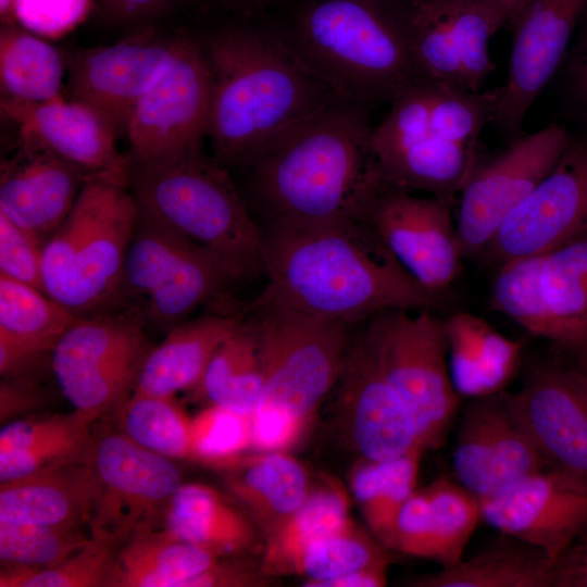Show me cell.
I'll list each match as a JSON object with an SVG mask.
<instances>
[{
	"label": "cell",
	"mask_w": 587,
	"mask_h": 587,
	"mask_svg": "<svg viewBox=\"0 0 587 587\" xmlns=\"http://www.w3.org/2000/svg\"><path fill=\"white\" fill-rule=\"evenodd\" d=\"M262 238L267 282L252 304L286 307L353 328L384 311H434L444 303L365 221L270 222Z\"/></svg>",
	"instance_id": "obj_1"
},
{
	"label": "cell",
	"mask_w": 587,
	"mask_h": 587,
	"mask_svg": "<svg viewBox=\"0 0 587 587\" xmlns=\"http://www.w3.org/2000/svg\"><path fill=\"white\" fill-rule=\"evenodd\" d=\"M363 107L335 98L266 143L241 167L270 222L364 221L383 187Z\"/></svg>",
	"instance_id": "obj_2"
},
{
	"label": "cell",
	"mask_w": 587,
	"mask_h": 587,
	"mask_svg": "<svg viewBox=\"0 0 587 587\" xmlns=\"http://www.w3.org/2000/svg\"><path fill=\"white\" fill-rule=\"evenodd\" d=\"M243 18L201 38L212 78L208 137L223 166L245 165L337 98L286 48L270 21Z\"/></svg>",
	"instance_id": "obj_3"
},
{
	"label": "cell",
	"mask_w": 587,
	"mask_h": 587,
	"mask_svg": "<svg viewBox=\"0 0 587 587\" xmlns=\"http://www.w3.org/2000/svg\"><path fill=\"white\" fill-rule=\"evenodd\" d=\"M270 22L312 76L363 108L391 102L424 80L398 0H302Z\"/></svg>",
	"instance_id": "obj_4"
},
{
	"label": "cell",
	"mask_w": 587,
	"mask_h": 587,
	"mask_svg": "<svg viewBox=\"0 0 587 587\" xmlns=\"http://www.w3.org/2000/svg\"><path fill=\"white\" fill-rule=\"evenodd\" d=\"M138 211L227 263L239 278L263 271L262 228L227 168L201 146L149 164H130Z\"/></svg>",
	"instance_id": "obj_5"
},
{
	"label": "cell",
	"mask_w": 587,
	"mask_h": 587,
	"mask_svg": "<svg viewBox=\"0 0 587 587\" xmlns=\"http://www.w3.org/2000/svg\"><path fill=\"white\" fill-rule=\"evenodd\" d=\"M137 217L127 183L88 177L42 246L45 292L76 317L114 310Z\"/></svg>",
	"instance_id": "obj_6"
},
{
	"label": "cell",
	"mask_w": 587,
	"mask_h": 587,
	"mask_svg": "<svg viewBox=\"0 0 587 587\" xmlns=\"http://www.w3.org/2000/svg\"><path fill=\"white\" fill-rule=\"evenodd\" d=\"M263 390L252 415L308 427L335 388L351 328L290 308L252 304Z\"/></svg>",
	"instance_id": "obj_7"
},
{
	"label": "cell",
	"mask_w": 587,
	"mask_h": 587,
	"mask_svg": "<svg viewBox=\"0 0 587 587\" xmlns=\"http://www.w3.org/2000/svg\"><path fill=\"white\" fill-rule=\"evenodd\" d=\"M365 326L388 382L405 405L424 449L447 440L461 397L449 371L445 321L433 310H388Z\"/></svg>",
	"instance_id": "obj_8"
},
{
	"label": "cell",
	"mask_w": 587,
	"mask_h": 587,
	"mask_svg": "<svg viewBox=\"0 0 587 587\" xmlns=\"http://www.w3.org/2000/svg\"><path fill=\"white\" fill-rule=\"evenodd\" d=\"M133 313L111 310L76 317L55 342L50 369L74 410L97 421L115 415L133 394L151 349Z\"/></svg>",
	"instance_id": "obj_9"
},
{
	"label": "cell",
	"mask_w": 587,
	"mask_h": 587,
	"mask_svg": "<svg viewBox=\"0 0 587 587\" xmlns=\"http://www.w3.org/2000/svg\"><path fill=\"white\" fill-rule=\"evenodd\" d=\"M494 303L529 334L569 354L587 347V235L511 263Z\"/></svg>",
	"instance_id": "obj_10"
},
{
	"label": "cell",
	"mask_w": 587,
	"mask_h": 587,
	"mask_svg": "<svg viewBox=\"0 0 587 587\" xmlns=\"http://www.w3.org/2000/svg\"><path fill=\"white\" fill-rule=\"evenodd\" d=\"M87 462L95 480L92 537L120 546L155 525L184 483L174 459L139 446L117 428L92 433Z\"/></svg>",
	"instance_id": "obj_11"
},
{
	"label": "cell",
	"mask_w": 587,
	"mask_h": 587,
	"mask_svg": "<svg viewBox=\"0 0 587 587\" xmlns=\"http://www.w3.org/2000/svg\"><path fill=\"white\" fill-rule=\"evenodd\" d=\"M211 104V71L201 39L177 35L166 67L127 123L130 164L161 162L200 147Z\"/></svg>",
	"instance_id": "obj_12"
},
{
	"label": "cell",
	"mask_w": 587,
	"mask_h": 587,
	"mask_svg": "<svg viewBox=\"0 0 587 587\" xmlns=\"http://www.w3.org/2000/svg\"><path fill=\"white\" fill-rule=\"evenodd\" d=\"M569 136L550 124L521 134L499 154L476 163L460 191L455 220L464 258L482 257L505 218L553 168Z\"/></svg>",
	"instance_id": "obj_13"
},
{
	"label": "cell",
	"mask_w": 587,
	"mask_h": 587,
	"mask_svg": "<svg viewBox=\"0 0 587 587\" xmlns=\"http://www.w3.org/2000/svg\"><path fill=\"white\" fill-rule=\"evenodd\" d=\"M587 235V136H569L550 173L505 218L482 254L498 266Z\"/></svg>",
	"instance_id": "obj_14"
},
{
	"label": "cell",
	"mask_w": 587,
	"mask_h": 587,
	"mask_svg": "<svg viewBox=\"0 0 587 587\" xmlns=\"http://www.w3.org/2000/svg\"><path fill=\"white\" fill-rule=\"evenodd\" d=\"M364 221L426 290L442 298L464 259L449 201L416 197L385 183Z\"/></svg>",
	"instance_id": "obj_15"
},
{
	"label": "cell",
	"mask_w": 587,
	"mask_h": 587,
	"mask_svg": "<svg viewBox=\"0 0 587 587\" xmlns=\"http://www.w3.org/2000/svg\"><path fill=\"white\" fill-rule=\"evenodd\" d=\"M504 394L513 417L546 462L587 482V389L574 367L535 364L517 391Z\"/></svg>",
	"instance_id": "obj_16"
},
{
	"label": "cell",
	"mask_w": 587,
	"mask_h": 587,
	"mask_svg": "<svg viewBox=\"0 0 587 587\" xmlns=\"http://www.w3.org/2000/svg\"><path fill=\"white\" fill-rule=\"evenodd\" d=\"M504 391L469 399L459 419L454 477L479 500L550 466L513 417Z\"/></svg>",
	"instance_id": "obj_17"
},
{
	"label": "cell",
	"mask_w": 587,
	"mask_h": 587,
	"mask_svg": "<svg viewBox=\"0 0 587 587\" xmlns=\"http://www.w3.org/2000/svg\"><path fill=\"white\" fill-rule=\"evenodd\" d=\"M352 337L335 386L353 448L363 459L386 461L423 447L405 405L383 372L365 322Z\"/></svg>",
	"instance_id": "obj_18"
},
{
	"label": "cell",
	"mask_w": 587,
	"mask_h": 587,
	"mask_svg": "<svg viewBox=\"0 0 587 587\" xmlns=\"http://www.w3.org/2000/svg\"><path fill=\"white\" fill-rule=\"evenodd\" d=\"M587 0H524L511 15L513 42L495 124L520 136L526 113L562 63Z\"/></svg>",
	"instance_id": "obj_19"
},
{
	"label": "cell",
	"mask_w": 587,
	"mask_h": 587,
	"mask_svg": "<svg viewBox=\"0 0 587 587\" xmlns=\"http://www.w3.org/2000/svg\"><path fill=\"white\" fill-rule=\"evenodd\" d=\"M479 502L482 521L539 548L551 563L587 525V482L551 466Z\"/></svg>",
	"instance_id": "obj_20"
},
{
	"label": "cell",
	"mask_w": 587,
	"mask_h": 587,
	"mask_svg": "<svg viewBox=\"0 0 587 587\" xmlns=\"http://www.w3.org/2000/svg\"><path fill=\"white\" fill-rule=\"evenodd\" d=\"M176 38L140 35L72 53L65 60L72 99L125 135L134 109L166 67Z\"/></svg>",
	"instance_id": "obj_21"
},
{
	"label": "cell",
	"mask_w": 587,
	"mask_h": 587,
	"mask_svg": "<svg viewBox=\"0 0 587 587\" xmlns=\"http://www.w3.org/2000/svg\"><path fill=\"white\" fill-rule=\"evenodd\" d=\"M1 116L16 138L34 142L85 171L128 184L130 162L116 148L118 134L97 111L62 96L26 103L0 100Z\"/></svg>",
	"instance_id": "obj_22"
},
{
	"label": "cell",
	"mask_w": 587,
	"mask_h": 587,
	"mask_svg": "<svg viewBox=\"0 0 587 587\" xmlns=\"http://www.w3.org/2000/svg\"><path fill=\"white\" fill-rule=\"evenodd\" d=\"M1 162L0 214L42 245L63 222L89 175L75 164L16 138Z\"/></svg>",
	"instance_id": "obj_23"
},
{
	"label": "cell",
	"mask_w": 587,
	"mask_h": 587,
	"mask_svg": "<svg viewBox=\"0 0 587 587\" xmlns=\"http://www.w3.org/2000/svg\"><path fill=\"white\" fill-rule=\"evenodd\" d=\"M482 521L479 499L455 479L440 477L416 488L396 520L391 551L458 563Z\"/></svg>",
	"instance_id": "obj_24"
},
{
	"label": "cell",
	"mask_w": 587,
	"mask_h": 587,
	"mask_svg": "<svg viewBox=\"0 0 587 587\" xmlns=\"http://www.w3.org/2000/svg\"><path fill=\"white\" fill-rule=\"evenodd\" d=\"M383 180L449 201L475 167V147L445 140L430 130L429 115L408 129L371 142Z\"/></svg>",
	"instance_id": "obj_25"
},
{
	"label": "cell",
	"mask_w": 587,
	"mask_h": 587,
	"mask_svg": "<svg viewBox=\"0 0 587 587\" xmlns=\"http://www.w3.org/2000/svg\"><path fill=\"white\" fill-rule=\"evenodd\" d=\"M215 470L263 541L292 516L313 487L304 465L287 451H249Z\"/></svg>",
	"instance_id": "obj_26"
},
{
	"label": "cell",
	"mask_w": 587,
	"mask_h": 587,
	"mask_svg": "<svg viewBox=\"0 0 587 587\" xmlns=\"http://www.w3.org/2000/svg\"><path fill=\"white\" fill-rule=\"evenodd\" d=\"M95 480L85 458L0 482V521L90 527Z\"/></svg>",
	"instance_id": "obj_27"
},
{
	"label": "cell",
	"mask_w": 587,
	"mask_h": 587,
	"mask_svg": "<svg viewBox=\"0 0 587 587\" xmlns=\"http://www.w3.org/2000/svg\"><path fill=\"white\" fill-rule=\"evenodd\" d=\"M155 525L223 558L251 550L261 537L249 515L228 494L199 482L183 483Z\"/></svg>",
	"instance_id": "obj_28"
},
{
	"label": "cell",
	"mask_w": 587,
	"mask_h": 587,
	"mask_svg": "<svg viewBox=\"0 0 587 587\" xmlns=\"http://www.w3.org/2000/svg\"><path fill=\"white\" fill-rule=\"evenodd\" d=\"M241 323L230 315L207 314L172 327L146 355L134 391L175 397L192 390L216 349Z\"/></svg>",
	"instance_id": "obj_29"
},
{
	"label": "cell",
	"mask_w": 587,
	"mask_h": 587,
	"mask_svg": "<svg viewBox=\"0 0 587 587\" xmlns=\"http://www.w3.org/2000/svg\"><path fill=\"white\" fill-rule=\"evenodd\" d=\"M444 321L449 371L458 395L471 399L504 391L521 369L523 342L470 313Z\"/></svg>",
	"instance_id": "obj_30"
},
{
	"label": "cell",
	"mask_w": 587,
	"mask_h": 587,
	"mask_svg": "<svg viewBox=\"0 0 587 587\" xmlns=\"http://www.w3.org/2000/svg\"><path fill=\"white\" fill-rule=\"evenodd\" d=\"M222 558L151 525L118 547L107 587H182Z\"/></svg>",
	"instance_id": "obj_31"
},
{
	"label": "cell",
	"mask_w": 587,
	"mask_h": 587,
	"mask_svg": "<svg viewBox=\"0 0 587 587\" xmlns=\"http://www.w3.org/2000/svg\"><path fill=\"white\" fill-rule=\"evenodd\" d=\"M238 279L227 263L192 242L155 290L128 312L146 328L155 326L168 330Z\"/></svg>",
	"instance_id": "obj_32"
},
{
	"label": "cell",
	"mask_w": 587,
	"mask_h": 587,
	"mask_svg": "<svg viewBox=\"0 0 587 587\" xmlns=\"http://www.w3.org/2000/svg\"><path fill=\"white\" fill-rule=\"evenodd\" d=\"M551 561L513 536L499 537L476 554L413 578L414 587H548Z\"/></svg>",
	"instance_id": "obj_33"
},
{
	"label": "cell",
	"mask_w": 587,
	"mask_h": 587,
	"mask_svg": "<svg viewBox=\"0 0 587 587\" xmlns=\"http://www.w3.org/2000/svg\"><path fill=\"white\" fill-rule=\"evenodd\" d=\"M423 447L391 460L360 458L349 473V488L366 528L391 551L398 514L416 489Z\"/></svg>",
	"instance_id": "obj_34"
},
{
	"label": "cell",
	"mask_w": 587,
	"mask_h": 587,
	"mask_svg": "<svg viewBox=\"0 0 587 587\" xmlns=\"http://www.w3.org/2000/svg\"><path fill=\"white\" fill-rule=\"evenodd\" d=\"M65 71V59L43 37L17 24L1 26V99L38 103L60 97Z\"/></svg>",
	"instance_id": "obj_35"
},
{
	"label": "cell",
	"mask_w": 587,
	"mask_h": 587,
	"mask_svg": "<svg viewBox=\"0 0 587 587\" xmlns=\"http://www.w3.org/2000/svg\"><path fill=\"white\" fill-rule=\"evenodd\" d=\"M263 390V371L255 332L249 321L226 338L191 390L209 404L250 414Z\"/></svg>",
	"instance_id": "obj_36"
},
{
	"label": "cell",
	"mask_w": 587,
	"mask_h": 587,
	"mask_svg": "<svg viewBox=\"0 0 587 587\" xmlns=\"http://www.w3.org/2000/svg\"><path fill=\"white\" fill-rule=\"evenodd\" d=\"M349 496L335 478L313 484L300 508L264 541L262 571L272 577L287 575L291 561L309 542L349 523Z\"/></svg>",
	"instance_id": "obj_37"
},
{
	"label": "cell",
	"mask_w": 587,
	"mask_h": 587,
	"mask_svg": "<svg viewBox=\"0 0 587 587\" xmlns=\"http://www.w3.org/2000/svg\"><path fill=\"white\" fill-rule=\"evenodd\" d=\"M192 241L138 211L114 310L130 311L161 284Z\"/></svg>",
	"instance_id": "obj_38"
},
{
	"label": "cell",
	"mask_w": 587,
	"mask_h": 587,
	"mask_svg": "<svg viewBox=\"0 0 587 587\" xmlns=\"http://www.w3.org/2000/svg\"><path fill=\"white\" fill-rule=\"evenodd\" d=\"M117 429L139 446L171 459H190L191 417L175 397L133 391L114 415Z\"/></svg>",
	"instance_id": "obj_39"
},
{
	"label": "cell",
	"mask_w": 587,
	"mask_h": 587,
	"mask_svg": "<svg viewBox=\"0 0 587 587\" xmlns=\"http://www.w3.org/2000/svg\"><path fill=\"white\" fill-rule=\"evenodd\" d=\"M462 63L465 88L479 90L494 70L489 41L509 22L515 0H442Z\"/></svg>",
	"instance_id": "obj_40"
},
{
	"label": "cell",
	"mask_w": 587,
	"mask_h": 587,
	"mask_svg": "<svg viewBox=\"0 0 587 587\" xmlns=\"http://www.w3.org/2000/svg\"><path fill=\"white\" fill-rule=\"evenodd\" d=\"M75 320L41 289L0 275V336L52 351Z\"/></svg>",
	"instance_id": "obj_41"
},
{
	"label": "cell",
	"mask_w": 587,
	"mask_h": 587,
	"mask_svg": "<svg viewBox=\"0 0 587 587\" xmlns=\"http://www.w3.org/2000/svg\"><path fill=\"white\" fill-rule=\"evenodd\" d=\"M390 550L352 520L309 542L291 561L287 575L304 577L303 586L391 559Z\"/></svg>",
	"instance_id": "obj_42"
},
{
	"label": "cell",
	"mask_w": 587,
	"mask_h": 587,
	"mask_svg": "<svg viewBox=\"0 0 587 587\" xmlns=\"http://www.w3.org/2000/svg\"><path fill=\"white\" fill-rule=\"evenodd\" d=\"M92 539L89 526L0 521L1 565L46 569L64 561Z\"/></svg>",
	"instance_id": "obj_43"
},
{
	"label": "cell",
	"mask_w": 587,
	"mask_h": 587,
	"mask_svg": "<svg viewBox=\"0 0 587 587\" xmlns=\"http://www.w3.org/2000/svg\"><path fill=\"white\" fill-rule=\"evenodd\" d=\"M427 83L430 130L445 140L475 147L482 129L495 122L501 87L479 91Z\"/></svg>",
	"instance_id": "obj_44"
},
{
	"label": "cell",
	"mask_w": 587,
	"mask_h": 587,
	"mask_svg": "<svg viewBox=\"0 0 587 587\" xmlns=\"http://www.w3.org/2000/svg\"><path fill=\"white\" fill-rule=\"evenodd\" d=\"M120 545L92 539L61 563L46 569L1 565L0 587H107Z\"/></svg>",
	"instance_id": "obj_45"
},
{
	"label": "cell",
	"mask_w": 587,
	"mask_h": 587,
	"mask_svg": "<svg viewBox=\"0 0 587 587\" xmlns=\"http://www.w3.org/2000/svg\"><path fill=\"white\" fill-rule=\"evenodd\" d=\"M190 460L214 470L252 451V415L208 404L191 417Z\"/></svg>",
	"instance_id": "obj_46"
},
{
	"label": "cell",
	"mask_w": 587,
	"mask_h": 587,
	"mask_svg": "<svg viewBox=\"0 0 587 587\" xmlns=\"http://www.w3.org/2000/svg\"><path fill=\"white\" fill-rule=\"evenodd\" d=\"M93 0H15L14 18L43 38H60L85 21Z\"/></svg>",
	"instance_id": "obj_47"
},
{
	"label": "cell",
	"mask_w": 587,
	"mask_h": 587,
	"mask_svg": "<svg viewBox=\"0 0 587 587\" xmlns=\"http://www.w3.org/2000/svg\"><path fill=\"white\" fill-rule=\"evenodd\" d=\"M93 420L74 410L71 413H34L2 425L0 453L28 448L38 442L90 428Z\"/></svg>",
	"instance_id": "obj_48"
},
{
	"label": "cell",
	"mask_w": 587,
	"mask_h": 587,
	"mask_svg": "<svg viewBox=\"0 0 587 587\" xmlns=\"http://www.w3.org/2000/svg\"><path fill=\"white\" fill-rule=\"evenodd\" d=\"M42 243L0 214V275L43 290Z\"/></svg>",
	"instance_id": "obj_49"
},
{
	"label": "cell",
	"mask_w": 587,
	"mask_h": 587,
	"mask_svg": "<svg viewBox=\"0 0 587 587\" xmlns=\"http://www.w3.org/2000/svg\"><path fill=\"white\" fill-rule=\"evenodd\" d=\"M274 578L262 571L260 562L225 557L186 579L182 587H266Z\"/></svg>",
	"instance_id": "obj_50"
},
{
	"label": "cell",
	"mask_w": 587,
	"mask_h": 587,
	"mask_svg": "<svg viewBox=\"0 0 587 587\" xmlns=\"http://www.w3.org/2000/svg\"><path fill=\"white\" fill-rule=\"evenodd\" d=\"M51 350L0 336L1 378L35 377L47 361Z\"/></svg>",
	"instance_id": "obj_51"
},
{
	"label": "cell",
	"mask_w": 587,
	"mask_h": 587,
	"mask_svg": "<svg viewBox=\"0 0 587 587\" xmlns=\"http://www.w3.org/2000/svg\"><path fill=\"white\" fill-rule=\"evenodd\" d=\"M42 402L43 396L35 377L1 378V425L34 414Z\"/></svg>",
	"instance_id": "obj_52"
},
{
	"label": "cell",
	"mask_w": 587,
	"mask_h": 587,
	"mask_svg": "<svg viewBox=\"0 0 587 587\" xmlns=\"http://www.w3.org/2000/svg\"><path fill=\"white\" fill-rule=\"evenodd\" d=\"M548 587H587V525L551 564Z\"/></svg>",
	"instance_id": "obj_53"
},
{
	"label": "cell",
	"mask_w": 587,
	"mask_h": 587,
	"mask_svg": "<svg viewBox=\"0 0 587 587\" xmlns=\"http://www.w3.org/2000/svg\"><path fill=\"white\" fill-rule=\"evenodd\" d=\"M107 15L117 22L145 20L155 16L178 0H100Z\"/></svg>",
	"instance_id": "obj_54"
},
{
	"label": "cell",
	"mask_w": 587,
	"mask_h": 587,
	"mask_svg": "<svg viewBox=\"0 0 587 587\" xmlns=\"http://www.w3.org/2000/svg\"><path fill=\"white\" fill-rule=\"evenodd\" d=\"M569 74L573 97L587 111V14L570 53Z\"/></svg>",
	"instance_id": "obj_55"
},
{
	"label": "cell",
	"mask_w": 587,
	"mask_h": 587,
	"mask_svg": "<svg viewBox=\"0 0 587 587\" xmlns=\"http://www.w3.org/2000/svg\"><path fill=\"white\" fill-rule=\"evenodd\" d=\"M391 559L353 570L344 575L316 582L310 587H383L387 584Z\"/></svg>",
	"instance_id": "obj_56"
},
{
	"label": "cell",
	"mask_w": 587,
	"mask_h": 587,
	"mask_svg": "<svg viewBox=\"0 0 587 587\" xmlns=\"http://www.w3.org/2000/svg\"><path fill=\"white\" fill-rule=\"evenodd\" d=\"M236 13L242 18H257L268 7L282 0H209Z\"/></svg>",
	"instance_id": "obj_57"
},
{
	"label": "cell",
	"mask_w": 587,
	"mask_h": 587,
	"mask_svg": "<svg viewBox=\"0 0 587 587\" xmlns=\"http://www.w3.org/2000/svg\"><path fill=\"white\" fill-rule=\"evenodd\" d=\"M571 365L577 372L587 389V347L571 354Z\"/></svg>",
	"instance_id": "obj_58"
},
{
	"label": "cell",
	"mask_w": 587,
	"mask_h": 587,
	"mask_svg": "<svg viewBox=\"0 0 587 587\" xmlns=\"http://www.w3.org/2000/svg\"><path fill=\"white\" fill-rule=\"evenodd\" d=\"M15 0H0V16L2 25H15L14 18Z\"/></svg>",
	"instance_id": "obj_59"
},
{
	"label": "cell",
	"mask_w": 587,
	"mask_h": 587,
	"mask_svg": "<svg viewBox=\"0 0 587 587\" xmlns=\"http://www.w3.org/2000/svg\"><path fill=\"white\" fill-rule=\"evenodd\" d=\"M515 1L517 2V7H519L524 0H515Z\"/></svg>",
	"instance_id": "obj_60"
}]
</instances>
